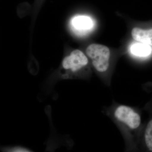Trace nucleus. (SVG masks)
<instances>
[{"label":"nucleus","mask_w":152,"mask_h":152,"mask_svg":"<svg viewBox=\"0 0 152 152\" xmlns=\"http://www.w3.org/2000/svg\"><path fill=\"white\" fill-rule=\"evenodd\" d=\"M86 53L96 70L104 72L108 69L110 56L108 48L99 44H91L87 47Z\"/></svg>","instance_id":"1"},{"label":"nucleus","mask_w":152,"mask_h":152,"mask_svg":"<svg viewBox=\"0 0 152 152\" xmlns=\"http://www.w3.org/2000/svg\"><path fill=\"white\" fill-rule=\"evenodd\" d=\"M88 63V58L81 51L74 50L64 58L62 66L65 70L76 73L85 67Z\"/></svg>","instance_id":"2"},{"label":"nucleus","mask_w":152,"mask_h":152,"mask_svg":"<svg viewBox=\"0 0 152 152\" xmlns=\"http://www.w3.org/2000/svg\"><path fill=\"white\" fill-rule=\"evenodd\" d=\"M114 115L119 121L124 123L132 129H136L140 125V116L128 106H119L115 110Z\"/></svg>","instance_id":"3"},{"label":"nucleus","mask_w":152,"mask_h":152,"mask_svg":"<svg viewBox=\"0 0 152 152\" xmlns=\"http://www.w3.org/2000/svg\"><path fill=\"white\" fill-rule=\"evenodd\" d=\"M72 24L75 31L81 32L89 31L93 28L94 25L91 19L86 16L75 17L72 20Z\"/></svg>","instance_id":"4"},{"label":"nucleus","mask_w":152,"mask_h":152,"mask_svg":"<svg viewBox=\"0 0 152 152\" xmlns=\"http://www.w3.org/2000/svg\"><path fill=\"white\" fill-rule=\"evenodd\" d=\"M132 35L135 40L152 46V29L143 30L134 28L132 30Z\"/></svg>","instance_id":"5"},{"label":"nucleus","mask_w":152,"mask_h":152,"mask_svg":"<svg viewBox=\"0 0 152 152\" xmlns=\"http://www.w3.org/2000/svg\"><path fill=\"white\" fill-rule=\"evenodd\" d=\"M131 52L132 54L139 57H146L149 56L152 52L151 46L138 43L134 44L131 46Z\"/></svg>","instance_id":"6"},{"label":"nucleus","mask_w":152,"mask_h":152,"mask_svg":"<svg viewBox=\"0 0 152 152\" xmlns=\"http://www.w3.org/2000/svg\"><path fill=\"white\" fill-rule=\"evenodd\" d=\"M145 140L147 148L152 152V119L147 124L145 131Z\"/></svg>","instance_id":"7"},{"label":"nucleus","mask_w":152,"mask_h":152,"mask_svg":"<svg viewBox=\"0 0 152 152\" xmlns=\"http://www.w3.org/2000/svg\"><path fill=\"white\" fill-rule=\"evenodd\" d=\"M43 0H36V4H35V7L36 9L39 8L40 7L41 4L42 3Z\"/></svg>","instance_id":"8"}]
</instances>
